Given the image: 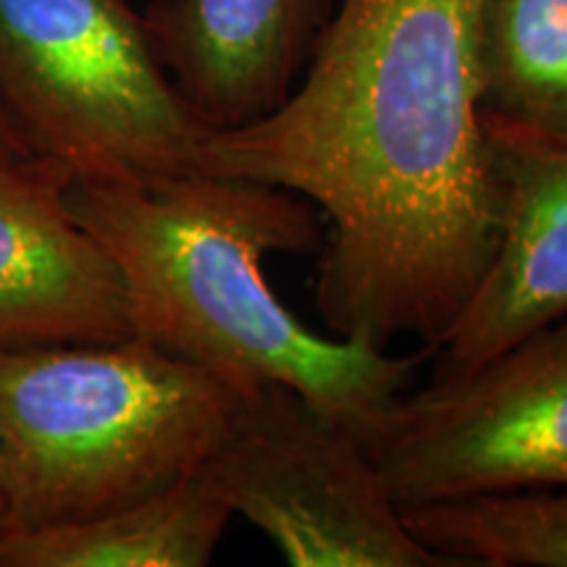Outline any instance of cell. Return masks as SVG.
Returning a JSON list of instances; mask_svg holds the SVG:
<instances>
[{
	"label": "cell",
	"mask_w": 567,
	"mask_h": 567,
	"mask_svg": "<svg viewBox=\"0 0 567 567\" xmlns=\"http://www.w3.org/2000/svg\"><path fill=\"white\" fill-rule=\"evenodd\" d=\"M66 200L122 276L134 337L231 386L279 381L363 436L429 354L321 337L279 300L268 255L321 245L300 195L195 172L155 189L71 182Z\"/></svg>",
	"instance_id": "2"
},
{
	"label": "cell",
	"mask_w": 567,
	"mask_h": 567,
	"mask_svg": "<svg viewBox=\"0 0 567 567\" xmlns=\"http://www.w3.org/2000/svg\"><path fill=\"white\" fill-rule=\"evenodd\" d=\"M481 113L567 137V0H481Z\"/></svg>",
	"instance_id": "11"
},
{
	"label": "cell",
	"mask_w": 567,
	"mask_h": 567,
	"mask_svg": "<svg viewBox=\"0 0 567 567\" xmlns=\"http://www.w3.org/2000/svg\"><path fill=\"white\" fill-rule=\"evenodd\" d=\"M363 442L402 507L567 488V316L408 389Z\"/></svg>",
	"instance_id": "6"
},
{
	"label": "cell",
	"mask_w": 567,
	"mask_h": 567,
	"mask_svg": "<svg viewBox=\"0 0 567 567\" xmlns=\"http://www.w3.org/2000/svg\"><path fill=\"white\" fill-rule=\"evenodd\" d=\"M21 158H38V153L32 151L30 142L24 140V134L17 130V124L6 116V111L0 109V161H21Z\"/></svg>",
	"instance_id": "13"
},
{
	"label": "cell",
	"mask_w": 567,
	"mask_h": 567,
	"mask_svg": "<svg viewBox=\"0 0 567 567\" xmlns=\"http://www.w3.org/2000/svg\"><path fill=\"white\" fill-rule=\"evenodd\" d=\"M337 0H151L147 38L208 132L271 113L300 80Z\"/></svg>",
	"instance_id": "9"
},
{
	"label": "cell",
	"mask_w": 567,
	"mask_h": 567,
	"mask_svg": "<svg viewBox=\"0 0 567 567\" xmlns=\"http://www.w3.org/2000/svg\"><path fill=\"white\" fill-rule=\"evenodd\" d=\"M499 237L446 331L436 371H463L567 316V137L486 116Z\"/></svg>",
	"instance_id": "8"
},
{
	"label": "cell",
	"mask_w": 567,
	"mask_h": 567,
	"mask_svg": "<svg viewBox=\"0 0 567 567\" xmlns=\"http://www.w3.org/2000/svg\"><path fill=\"white\" fill-rule=\"evenodd\" d=\"M234 392L137 337L0 347L3 534L103 515L193 476Z\"/></svg>",
	"instance_id": "3"
},
{
	"label": "cell",
	"mask_w": 567,
	"mask_h": 567,
	"mask_svg": "<svg viewBox=\"0 0 567 567\" xmlns=\"http://www.w3.org/2000/svg\"><path fill=\"white\" fill-rule=\"evenodd\" d=\"M231 509L205 471L84 520L0 536V567H203Z\"/></svg>",
	"instance_id": "10"
},
{
	"label": "cell",
	"mask_w": 567,
	"mask_h": 567,
	"mask_svg": "<svg viewBox=\"0 0 567 567\" xmlns=\"http://www.w3.org/2000/svg\"><path fill=\"white\" fill-rule=\"evenodd\" d=\"M450 567H567V488H523L402 507Z\"/></svg>",
	"instance_id": "12"
},
{
	"label": "cell",
	"mask_w": 567,
	"mask_h": 567,
	"mask_svg": "<svg viewBox=\"0 0 567 567\" xmlns=\"http://www.w3.org/2000/svg\"><path fill=\"white\" fill-rule=\"evenodd\" d=\"M0 109L74 182L155 189L200 172L208 130L130 0H0Z\"/></svg>",
	"instance_id": "4"
},
{
	"label": "cell",
	"mask_w": 567,
	"mask_h": 567,
	"mask_svg": "<svg viewBox=\"0 0 567 567\" xmlns=\"http://www.w3.org/2000/svg\"><path fill=\"white\" fill-rule=\"evenodd\" d=\"M478 19L481 0H337L292 92L205 134L200 172L321 210L316 305L334 337L436 350L484 279L499 193Z\"/></svg>",
	"instance_id": "1"
},
{
	"label": "cell",
	"mask_w": 567,
	"mask_h": 567,
	"mask_svg": "<svg viewBox=\"0 0 567 567\" xmlns=\"http://www.w3.org/2000/svg\"><path fill=\"white\" fill-rule=\"evenodd\" d=\"M203 471L292 567H450L408 528L363 436L279 381L237 386Z\"/></svg>",
	"instance_id": "5"
},
{
	"label": "cell",
	"mask_w": 567,
	"mask_h": 567,
	"mask_svg": "<svg viewBox=\"0 0 567 567\" xmlns=\"http://www.w3.org/2000/svg\"><path fill=\"white\" fill-rule=\"evenodd\" d=\"M6 530V520H3V499H0V536H3Z\"/></svg>",
	"instance_id": "14"
},
{
	"label": "cell",
	"mask_w": 567,
	"mask_h": 567,
	"mask_svg": "<svg viewBox=\"0 0 567 567\" xmlns=\"http://www.w3.org/2000/svg\"><path fill=\"white\" fill-rule=\"evenodd\" d=\"M51 158L0 161V347L132 339L122 276Z\"/></svg>",
	"instance_id": "7"
}]
</instances>
